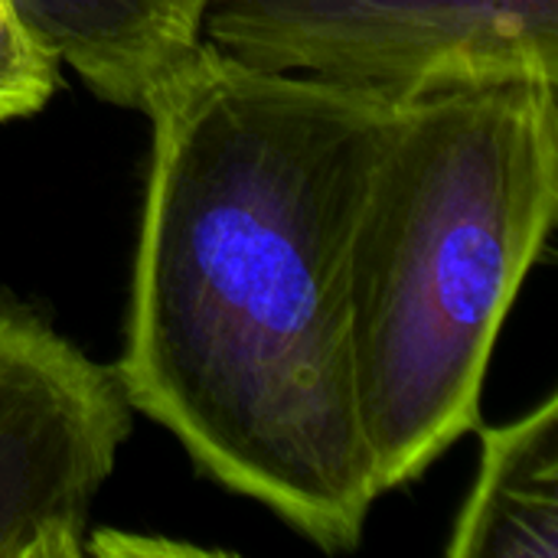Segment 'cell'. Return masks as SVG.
<instances>
[{"mask_svg": "<svg viewBox=\"0 0 558 558\" xmlns=\"http://www.w3.org/2000/svg\"><path fill=\"white\" fill-rule=\"evenodd\" d=\"M396 108L206 39L144 108L124 399L324 553L356 549L383 497L356 399L350 245Z\"/></svg>", "mask_w": 558, "mask_h": 558, "instance_id": "1", "label": "cell"}, {"mask_svg": "<svg viewBox=\"0 0 558 558\" xmlns=\"http://www.w3.org/2000/svg\"><path fill=\"white\" fill-rule=\"evenodd\" d=\"M481 461L448 558H558V396L507 425H477Z\"/></svg>", "mask_w": 558, "mask_h": 558, "instance_id": "6", "label": "cell"}, {"mask_svg": "<svg viewBox=\"0 0 558 558\" xmlns=\"http://www.w3.org/2000/svg\"><path fill=\"white\" fill-rule=\"evenodd\" d=\"M556 209L558 82L396 108L350 245L356 399L379 494L481 425L497 337Z\"/></svg>", "mask_w": 558, "mask_h": 558, "instance_id": "2", "label": "cell"}, {"mask_svg": "<svg viewBox=\"0 0 558 558\" xmlns=\"http://www.w3.org/2000/svg\"><path fill=\"white\" fill-rule=\"evenodd\" d=\"M59 78L56 59L20 26L0 0V121L36 114Z\"/></svg>", "mask_w": 558, "mask_h": 558, "instance_id": "7", "label": "cell"}, {"mask_svg": "<svg viewBox=\"0 0 558 558\" xmlns=\"http://www.w3.org/2000/svg\"><path fill=\"white\" fill-rule=\"evenodd\" d=\"M203 39L245 65L396 105L558 82V0H209Z\"/></svg>", "mask_w": 558, "mask_h": 558, "instance_id": "3", "label": "cell"}, {"mask_svg": "<svg viewBox=\"0 0 558 558\" xmlns=\"http://www.w3.org/2000/svg\"><path fill=\"white\" fill-rule=\"evenodd\" d=\"M20 26L101 101L144 111L203 46L209 0H3Z\"/></svg>", "mask_w": 558, "mask_h": 558, "instance_id": "5", "label": "cell"}, {"mask_svg": "<svg viewBox=\"0 0 558 558\" xmlns=\"http://www.w3.org/2000/svg\"><path fill=\"white\" fill-rule=\"evenodd\" d=\"M131 405L114 366L0 301V558H82Z\"/></svg>", "mask_w": 558, "mask_h": 558, "instance_id": "4", "label": "cell"}]
</instances>
